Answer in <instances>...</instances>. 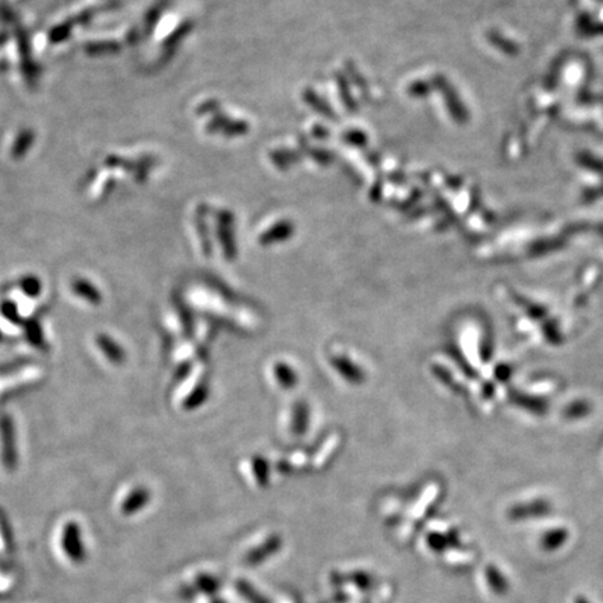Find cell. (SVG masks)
Instances as JSON below:
<instances>
[{
  "instance_id": "1",
  "label": "cell",
  "mask_w": 603,
  "mask_h": 603,
  "mask_svg": "<svg viewBox=\"0 0 603 603\" xmlns=\"http://www.w3.org/2000/svg\"><path fill=\"white\" fill-rule=\"evenodd\" d=\"M64 551L66 553H69V556L72 557V560L74 561H81L84 557V549L81 545V539H80V534L77 535V531H66L64 532Z\"/></svg>"
}]
</instances>
